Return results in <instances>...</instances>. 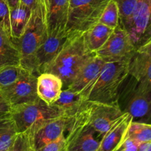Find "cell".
Instances as JSON below:
<instances>
[{
    "mask_svg": "<svg viewBox=\"0 0 151 151\" xmlns=\"http://www.w3.org/2000/svg\"><path fill=\"white\" fill-rule=\"evenodd\" d=\"M106 62L99 56H93L76 75L70 85L66 89L81 94L86 100L90 88L99 76Z\"/></svg>",
    "mask_w": 151,
    "mask_h": 151,
    "instance_id": "obj_14",
    "label": "cell"
},
{
    "mask_svg": "<svg viewBox=\"0 0 151 151\" xmlns=\"http://www.w3.org/2000/svg\"><path fill=\"white\" fill-rule=\"evenodd\" d=\"M118 6L120 24L127 29L136 8L137 0H115Z\"/></svg>",
    "mask_w": 151,
    "mask_h": 151,
    "instance_id": "obj_27",
    "label": "cell"
},
{
    "mask_svg": "<svg viewBox=\"0 0 151 151\" xmlns=\"http://www.w3.org/2000/svg\"><path fill=\"white\" fill-rule=\"evenodd\" d=\"M75 116L62 115L47 121L34 131H28L31 135L34 151L66 135Z\"/></svg>",
    "mask_w": 151,
    "mask_h": 151,
    "instance_id": "obj_11",
    "label": "cell"
},
{
    "mask_svg": "<svg viewBox=\"0 0 151 151\" xmlns=\"http://www.w3.org/2000/svg\"><path fill=\"white\" fill-rule=\"evenodd\" d=\"M110 0H70L68 30L84 33L99 22Z\"/></svg>",
    "mask_w": 151,
    "mask_h": 151,
    "instance_id": "obj_5",
    "label": "cell"
},
{
    "mask_svg": "<svg viewBox=\"0 0 151 151\" xmlns=\"http://www.w3.org/2000/svg\"><path fill=\"white\" fill-rule=\"evenodd\" d=\"M32 10L20 3L16 8L10 10V30L13 41L17 40L25 32L31 17Z\"/></svg>",
    "mask_w": 151,
    "mask_h": 151,
    "instance_id": "obj_21",
    "label": "cell"
},
{
    "mask_svg": "<svg viewBox=\"0 0 151 151\" xmlns=\"http://www.w3.org/2000/svg\"><path fill=\"white\" fill-rule=\"evenodd\" d=\"M8 151H34L30 134L28 131L19 133Z\"/></svg>",
    "mask_w": 151,
    "mask_h": 151,
    "instance_id": "obj_28",
    "label": "cell"
},
{
    "mask_svg": "<svg viewBox=\"0 0 151 151\" xmlns=\"http://www.w3.org/2000/svg\"><path fill=\"white\" fill-rule=\"evenodd\" d=\"M7 2H8L10 10H13L20 4L21 1L20 0H7Z\"/></svg>",
    "mask_w": 151,
    "mask_h": 151,
    "instance_id": "obj_36",
    "label": "cell"
},
{
    "mask_svg": "<svg viewBox=\"0 0 151 151\" xmlns=\"http://www.w3.org/2000/svg\"><path fill=\"white\" fill-rule=\"evenodd\" d=\"M139 151H151V142L139 143Z\"/></svg>",
    "mask_w": 151,
    "mask_h": 151,
    "instance_id": "obj_35",
    "label": "cell"
},
{
    "mask_svg": "<svg viewBox=\"0 0 151 151\" xmlns=\"http://www.w3.org/2000/svg\"><path fill=\"white\" fill-rule=\"evenodd\" d=\"M10 110H11V106L0 94V112H10Z\"/></svg>",
    "mask_w": 151,
    "mask_h": 151,
    "instance_id": "obj_33",
    "label": "cell"
},
{
    "mask_svg": "<svg viewBox=\"0 0 151 151\" xmlns=\"http://www.w3.org/2000/svg\"><path fill=\"white\" fill-rule=\"evenodd\" d=\"M18 133L33 131L46 122L65 115L53 106H49L40 99L11 107L10 110Z\"/></svg>",
    "mask_w": 151,
    "mask_h": 151,
    "instance_id": "obj_4",
    "label": "cell"
},
{
    "mask_svg": "<svg viewBox=\"0 0 151 151\" xmlns=\"http://www.w3.org/2000/svg\"><path fill=\"white\" fill-rule=\"evenodd\" d=\"M127 30L136 50L151 39V0H137Z\"/></svg>",
    "mask_w": 151,
    "mask_h": 151,
    "instance_id": "obj_10",
    "label": "cell"
},
{
    "mask_svg": "<svg viewBox=\"0 0 151 151\" xmlns=\"http://www.w3.org/2000/svg\"><path fill=\"white\" fill-rule=\"evenodd\" d=\"M47 37V8L43 0L32 10L30 19L22 36L14 41L20 52L21 66L37 76L36 53Z\"/></svg>",
    "mask_w": 151,
    "mask_h": 151,
    "instance_id": "obj_2",
    "label": "cell"
},
{
    "mask_svg": "<svg viewBox=\"0 0 151 151\" xmlns=\"http://www.w3.org/2000/svg\"><path fill=\"white\" fill-rule=\"evenodd\" d=\"M63 90V82L58 75L42 72L37 77L36 91L38 98L51 106L59 98Z\"/></svg>",
    "mask_w": 151,
    "mask_h": 151,
    "instance_id": "obj_17",
    "label": "cell"
},
{
    "mask_svg": "<svg viewBox=\"0 0 151 151\" xmlns=\"http://www.w3.org/2000/svg\"><path fill=\"white\" fill-rule=\"evenodd\" d=\"M30 72L20 65H8L0 67V91L7 88Z\"/></svg>",
    "mask_w": 151,
    "mask_h": 151,
    "instance_id": "obj_24",
    "label": "cell"
},
{
    "mask_svg": "<svg viewBox=\"0 0 151 151\" xmlns=\"http://www.w3.org/2000/svg\"><path fill=\"white\" fill-rule=\"evenodd\" d=\"M10 16V9L7 0H0V26L11 37Z\"/></svg>",
    "mask_w": 151,
    "mask_h": 151,
    "instance_id": "obj_29",
    "label": "cell"
},
{
    "mask_svg": "<svg viewBox=\"0 0 151 151\" xmlns=\"http://www.w3.org/2000/svg\"><path fill=\"white\" fill-rule=\"evenodd\" d=\"M130 77L132 82L126 90L123 113H128L133 121L151 124V90L141 86Z\"/></svg>",
    "mask_w": 151,
    "mask_h": 151,
    "instance_id": "obj_8",
    "label": "cell"
},
{
    "mask_svg": "<svg viewBox=\"0 0 151 151\" xmlns=\"http://www.w3.org/2000/svg\"><path fill=\"white\" fill-rule=\"evenodd\" d=\"M19 134L10 112H0V151H8Z\"/></svg>",
    "mask_w": 151,
    "mask_h": 151,
    "instance_id": "obj_23",
    "label": "cell"
},
{
    "mask_svg": "<svg viewBox=\"0 0 151 151\" xmlns=\"http://www.w3.org/2000/svg\"><path fill=\"white\" fill-rule=\"evenodd\" d=\"M136 51L128 31L119 24L96 55L105 62L130 60Z\"/></svg>",
    "mask_w": 151,
    "mask_h": 151,
    "instance_id": "obj_7",
    "label": "cell"
},
{
    "mask_svg": "<svg viewBox=\"0 0 151 151\" xmlns=\"http://www.w3.org/2000/svg\"><path fill=\"white\" fill-rule=\"evenodd\" d=\"M8 65H20L19 50L13 38L0 26V67Z\"/></svg>",
    "mask_w": 151,
    "mask_h": 151,
    "instance_id": "obj_19",
    "label": "cell"
},
{
    "mask_svg": "<svg viewBox=\"0 0 151 151\" xmlns=\"http://www.w3.org/2000/svg\"><path fill=\"white\" fill-rule=\"evenodd\" d=\"M66 137L63 136L59 139L45 145L35 151H66Z\"/></svg>",
    "mask_w": 151,
    "mask_h": 151,
    "instance_id": "obj_30",
    "label": "cell"
},
{
    "mask_svg": "<svg viewBox=\"0 0 151 151\" xmlns=\"http://www.w3.org/2000/svg\"><path fill=\"white\" fill-rule=\"evenodd\" d=\"M136 52L151 59V39L139 47L136 50Z\"/></svg>",
    "mask_w": 151,
    "mask_h": 151,
    "instance_id": "obj_32",
    "label": "cell"
},
{
    "mask_svg": "<svg viewBox=\"0 0 151 151\" xmlns=\"http://www.w3.org/2000/svg\"><path fill=\"white\" fill-rule=\"evenodd\" d=\"M96 53L87 49L83 33H77L66 43L57 55L44 68L42 72L58 75L63 82V89H66L80 69Z\"/></svg>",
    "mask_w": 151,
    "mask_h": 151,
    "instance_id": "obj_1",
    "label": "cell"
},
{
    "mask_svg": "<svg viewBox=\"0 0 151 151\" xmlns=\"http://www.w3.org/2000/svg\"><path fill=\"white\" fill-rule=\"evenodd\" d=\"M139 143L130 139H125L122 145L117 151H139Z\"/></svg>",
    "mask_w": 151,
    "mask_h": 151,
    "instance_id": "obj_31",
    "label": "cell"
},
{
    "mask_svg": "<svg viewBox=\"0 0 151 151\" xmlns=\"http://www.w3.org/2000/svg\"><path fill=\"white\" fill-rule=\"evenodd\" d=\"M47 8L48 35L67 32L70 13V0H44Z\"/></svg>",
    "mask_w": 151,
    "mask_h": 151,
    "instance_id": "obj_15",
    "label": "cell"
},
{
    "mask_svg": "<svg viewBox=\"0 0 151 151\" xmlns=\"http://www.w3.org/2000/svg\"><path fill=\"white\" fill-rule=\"evenodd\" d=\"M129 75L141 86L151 90V59L136 51L130 59Z\"/></svg>",
    "mask_w": 151,
    "mask_h": 151,
    "instance_id": "obj_18",
    "label": "cell"
},
{
    "mask_svg": "<svg viewBox=\"0 0 151 151\" xmlns=\"http://www.w3.org/2000/svg\"><path fill=\"white\" fill-rule=\"evenodd\" d=\"M130 60L106 62L87 96L89 101L118 105L119 89L128 78Z\"/></svg>",
    "mask_w": 151,
    "mask_h": 151,
    "instance_id": "obj_3",
    "label": "cell"
},
{
    "mask_svg": "<svg viewBox=\"0 0 151 151\" xmlns=\"http://www.w3.org/2000/svg\"><path fill=\"white\" fill-rule=\"evenodd\" d=\"M126 139L139 143L151 142V124L132 121L127 131Z\"/></svg>",
    "mask_w": 151,
    "mask_h": 151,
    "instance_id": "obj_25",
    "label": "cell"
},
{
    "mask_svg": "<svg viewBox=\"0 0 151 151\" xmlns=\"http://www.w3.org/2000/svg\"><path fill=\"white\" fill-rule=\"evenodd\" d=\"M77 33L79 32L67 31L56 35H48L36 53L35 65L38 75L42 72L44 68L57 55L66 43Z\"/></svg>",
    "mask_w": 151,
    "mask_h": 151,
    "instance_id": "obj_13",
    "label": "cell"
},
{
    "mask_svg": "<svg viewBox=\"0 0 151 151\" xmlns=\"http://www.w3.org/2000/svg\"><path fill=\"white\" fill-rule=\"evenodd\" d=\"M87 122L103 137L123 115L119 105L87 100L84 105Z\"/></svg>",
    "mask_w": 151,
    "mask_h": 151,
    "instance_id": "obj_9",
    "label": "cell"
},
{
    "mask_svg": "<svg viewBox=\"0 0 151 151\" xmlns=\"http://www.w3.org/2000/svg\"><path fill=\"white\" fill-rule=\"evenodd\" d=\"M99 22L113 29H115L119 25V9L115 0H110L99 19Z\"/></svg>",
    "mask_w": 151,
    "mask_h": 151,
    "instance_id": "obj_26",
    "label": "cell"
},
{
    "mask_svg": "<svg viewBox=\"0 0 151 151\" xmlns=\"http://www.w3.org/2000/svg\"><path fill=\"white\" fill-rule=\"evenodd\" d=\"M37 75L27 72L16 83L0 91V94L12 106L38 100L36 91Z\"/></svg>",
    "mask_w": 151,
    "mask_h": 151,
    "instance_id": "obj_12",
    "label": "cell"
},
{
    "mask_svg": "<svg viewBox=\"0 0 151 151\" xmlns=\"http://www.w3.org/2000/svg\"><path fill=\"white\" fill-rule=\"evenodd\" d=\"M133 118L128 113L122 116L102 137L99 151H117L126 139L127 131Z\"/></svg>",
    "mask_w": 151,
    "mask_h": 151,
    "instance_id": "obj_16",
    "label": "cell"
},
{
    "mask_svg": "<svg viewBox=\"0 0 151 151\" xmlns=\"http://www.w3.org/2000/svg\"><path fill=\"white\" fill-rule=\"evenodd\" d=\"M114 29L98 22L83 33L87 49L96 53L106 43Z\"/></svg>",
    "mask_w": 151,
    "mask_h": 151,
    "instance_id": "obj_20",
    "label": "cell"
},
{
    "mask_svg": "<svg viewBox=\"0 0 151 151\" xmlns=\"http://www.w3.org/2000/svg\"><path fill=\"white\" fill-rule=\"evenodd\" d=\"M84 105L65 135L66 151H99L102 137L87 124Z\"/></svg>",
    "mask_w": 151,
    "mask_h": 151,
    "instance_id": "obj_6",
    "label": "cell"
},
{
    "mask_svg": "<svg viewBox=\"0 0 151 151\" xmlns=\"http://www.w3.org/2000/svg\"><path fill=\"white\" fill-rule=\"evenodd\" d=\"M21 3L23 4L24 5L27 6L28 7L30 8L31 10H33L36 7L38 6V4H39L41 1H42L43 0H20Z\"/></svg>",
    "mask_w": 151,
    "mask_h": 151,
    "instance_id": "obj_34",
    "label": "cell"
},
{
    "mask_svg": "<svg viewBox=\"0 0 151 151\" xmlns=\"http://www.w3.org/2000/svg\"><path fill=\"white\" fill-rule=\"evenodd\" d=\"M87 100L81 94L69 89L62 90L59 98L51 106H56L64 112L65 114L76 115Z\"/></svg>",
    "mask_w": 151,
    "mask_h": 151,
    "instance_id": "obj_22",
    "label": "cell"
}]
</instances>
